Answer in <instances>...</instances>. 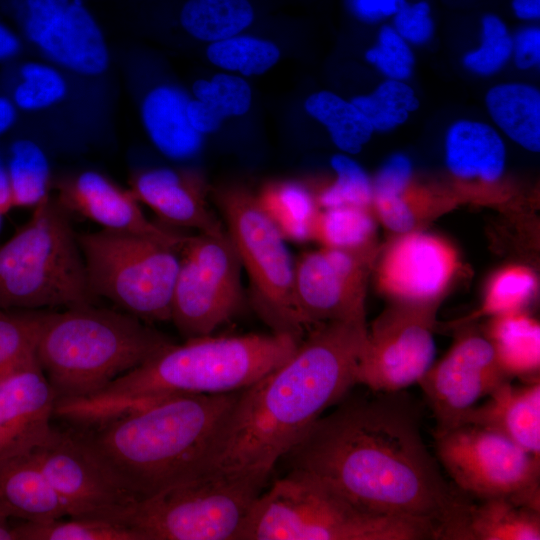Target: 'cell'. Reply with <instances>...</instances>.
<instances>
[{"instance_id": "cell-1", "label": "cell", "mask_w": 540, "mask_h": 540, "mask_svg": "<svg viewBox=\"0 0 540 540\" xmlns=\"http://www.w3.org/2000/svg\"><path fill=\"white\" fill-rule=\"evenodd\" d=\"M399 392L349 399L321 416L281 458L355 505L430 526L459 540L471 502L440 472L420 415Z\"/></svg>"}, {"instance_id": "cell-2", "label": "cell", "mask_w": 540, "mask_h": 540, "mask_svg": "<svg viewBox=\"0 0 540 540\" xmlns=\"http://www.w3.org/2000/svg\"><path fill=\"white\" fill-rule=\"evenodd\" d=\"M367 331L366 322L317 325L287 360L241 390L207 472L271 474L325 410L356 385Z\"/></svg>"}, {"instance_id": "cell-3", "label": "cell", "mask_w": 540, "mask_h": 540, "mask_svg": "<svg viewBox=\"0 0 540 540\" xmlns=\"http://www.w3.org/2000/svg\"><path fill=\"white\" fill-rule=\"evenodd\" d=\"M239 394L175 395L75 429L119 486L139 501L207 472Z\"/></svg>"}, {"instance_id": "cell-4", "label": "cell", "mask_w": 540, "mask_h": 540, "mask_svg": "<svg viewBox=\"0 0 540 540\" xmlns=\"http://www.w3.org/2000/svg\"><path fill=\"white\" fill-rule=\"evenodd\" d=\"M300 342L276 332L173 342L94 395L58 400L55 416L88 428L175 395L241 391L281 365Z\"/></svg>"}, {"instance_id": "cell-5", "label": "cell", "mask_w": 540, "mask_h": 540, "mask_svg": "<svg viewBox=\"0 0 540 540\" xmlns=\"http://www.w3.org/2000/svg\"><path fill=\"white\" fill-rule=\"evenodd\" d=\"M171 343L132 314L82 304L46 312L35 354L58 401L94 395Z\"/></svg>"}, {"instance_id": "cell-6", "label": "cell", "mask_w": 540, "mask_h": 540, "mask_svg": "<svg viewBox=\"0 0 540 540\" xmlns=\"http://www.w3.org/2000/svg\"><path fill=\"white\" fill-rule=\"evenodd\" d=\"M433 529L365 510L320 481L289 471L255 502L239 540H426Z\"/></svg>"}, {"instance_id": "cell-7", "label": "cell", "mask_w": 540, "mask_h": 540, "mask_svg": "<svg viewBox=\"0 0 540 540\" xmlns=\"http://www.w3.org/2000/svg\"><path fill=\"white\" fill-rule=\"evenodd\" d=\"M95 299L67 212L47 198L0 246V308H67Z\"/></svg>"}, {"instance_id": "cell-8", "label": "cell", "mask_w": 540, "mask_h": 540, "mask_svg": "<svg viewBox=\"0 0 540 540\" xmlns=\"http://www.w3.org/2000/svg\"><path fill=\"white\" fill-rule=\"evenodd\" d=\"M271 474L212 470L133 502L120 523L139 540H239Z\"/></svg>"}, {"instance_id": "cell-9", "label": "cell", "mask_w": 540, "mask_h": 540, "mask_svg": "<svg viewBox=\"0 0 540 540\" xmlns=\"http://www.w3.org/2000/svg\"><path fill=\"white\" fill-rule=\"evenodd\" d=\"M91 293L146 322L171 320L179 251L156 239L102 229L77 236Z\"/></svg>"}, {"instance_id": "cell-10", "label": "cell", "mask_w": 540, "mask_h": 540, "mask_svg": "<svg viewBox=\"0 0 540 540\" xmlns=\"http://www.w3.org/2000/svg\"><path fill=\"white\" fill-rule=\"evenodd\" d=\"M218 203L245 268L254 307L272 332L302 340L307 334L298 315L294 290V261L276 226L257 197L239 189L227 190Z\"/></svg>"}, {"instance_id": "cell-11", "label": "cell", "mask_w": 540, "mask_h": 540, "mask_svg": "<svg viewBox=\"0 0 540 540\" xmlns=\"http://www.w3.org/2000/svg\"><path fill=\"white\" fill-rule=\"evenodd\" d=\"M437 459L460 491L540 511V457L501 433L461 424L435 433Z\"/></svg>"}, {"instance_id": "cell-12", "label": "cell", "mask_w": 540, "mask_h": 540, "mask_svg": "<svg viewBox=\"0 0 540 540\" xmlns=\"http://www.w3.org/2000/svg\"><path fill=\"white\" fill-rule=\"evenodd\" d=\"M180 254L170 321L185 339L211 335L242 303L237 250L225 231L189 236Z\"/></svg>"}, {"instance_id": "cell-13", "label": "cell", "mask_w": 540, "mask_h": 540, "mask_svg": "<svg viewBox=\"0 0 540 540\" xmlns=\"http://www.w3.org/2000/svg\"><path fill=\"white\" fill-rule=\"evenodd\" d=\"M437 308L390 302L367 331L356 384L384 393L418 384L433 364Z\"/></svg>"}, {"instance_id": "cell-14", "label": "cell", "mask_w": 540, "mask_h": 540, "mask_svg": "<svg viewBox=\"0 0 540 540\" xmlns=\"http://www.w3.org/2000/svg\"><path fill=\"white\" fill-rule=\"evenodd\" d=\"M378 251L320 247L294 261L295 301L306 333L328 322H366L368 277Z\"/></svg>"}, {"instance_id": "cell-15", "label": "cell", "mask_w": 540, "mask_h": 540, "mask_svg": "<svg viewBox=\"0 0 540 540\" xmlns=\"http://www.w3.org/2000/svg\"><path fill=\"white\" fill-rule=\"evenodd\" d=\"M31 453L66 503L69 517L121 524L125 511L135 502L75 428H55L49 439Z\"/></svg>"}, {"instance_id": "cell-16", "label": "cell", "mask_w": 540, "mask_h": 540, "mask_svg": "<svg viewBox=\"0 0 540 540\" xmlns=\"http://www.w3.org/2000/svg\"><path fill=\"white\" fill-rule=\"evenodd\" d=\"M508 380L485 334L462 325L449 351L418 382L436 420L435 433L458 426L480 399Z\"/></svg>"}, {"instance_id": "cell-17", "label": "cell", "mask_w": 540, "mask_h": 540, "mask_svg": "<svg viewBox=\"0 0 540 540\" xmlns=\"http://www.w3.org/2000/svg\"><path fill=\"white\" fill-rule=\"evenodd\" d=\"M460 267L450 241L416 230L396 234L378 251L372 270L377 290L391 303L438 307Z\"/></svg>"}, {"instance_id": "cell-18", "label": "cell", "mask_w": 540, "mask_h": 540, "mask_svg": "<svg viewBox=\"0 0 540 540\" xmlns=\"http://www.w3.org/2000/svg\"><path fill=\"white\" fill-rule=\"evenodd\" d=\"M444 159L458 203L491 206L504 200L499 188L506 172V144L490 122L471 118L453 121L444 134Z\"/></svg>"}, {"instance_id": "cell-19", "label": "cell", "mask_w": 540, "mask_h": 540, "mask_svg": "<svg viewBox=\"0 0 540 540\" xmlns=\"http://www.w3.org/2000/svg\"><path fill=\"white\" fill-rule=\"evenodd\" d=\"M23 30L52 63L66 70L97 76L108 67L109 52L102 31L81 0H59L25 16Z\"/></svg>"}, {"instance_id": "cell-20", "label": "cell", "mask_w": 540, "mask_h": 540, "mask_svg": "<svg viewBox=\"0 0 540 540\" xmlns=\"http://www.w3.org/2000/svg\"><path fill=\"white\" fill-rule=\"evenodd\" d=\"M56 402L36 355L0 378V461L30 453L49 439Z\"/></svg>"}, {"instance_id": "cell-21", "label": "cell", "mask_w": 540, "mask_h": 540, "mask_svg": "<svg viewBox=\"0 0 540 540\" xmlns=\"http://www.w3.org/2000/svg\"><path fill=\"white\" fill-rule=\"evenodd\" d=\"M372 211L385 228L395 234L422 230L459 203L452 193L438 194L417 186L410 158L391 155L372 180Z\"/></svg>"}, {"instance_id": "cell-22", "label": "cell", "mask_w": 540, "mask_h": 540, "mask_svg": "<svg viewBox=\"0 0 540 540\" xmlns=\"http://www.w3.org/2000/svg\"><path fill=\"white\" fill-rule=\"evenodd\" d=\"M132 193L123 191L95 171L78 175L61 195V207L77 213L102 229L144 235L179 252L189 236L174 232L147 218Z\"/></svg>"}, {"instance_id": "cell-23", "label": "cell", "mask_w": 540, "mask_h": 540, "mask_svg": "<svg viewBox=\"0 0 540 540\" xmlns=\"http://www.w3.org/2000/svg\"><path fill=\"white\" fill-rule=\"evenodd\" d=\"M131 193L166 224L206 234L226 231L208 207L200 181L191 175L166 167L148 169L135 177Z\"/></svg>"}, {"instance_id": "cell-24", "label": "cell", "mask_w": 540, "mask_h": 540, "mask_svg": "<svg viewBox=\"0 0 540 540\" xmlns=\"http://www.w3.org/2000/svg\"><path fill=\"white\" fill-rule=\"evenodd\" d=\"M487 397L486 402L468 411L459 425L474 424L495 430L540 457L539 378L522 386L505 381Z\"/></svg>"}, {"instance_id": "cell-25", "label": "cell", "mask_w": 540, "mask_h": 540, "mask_svg": "<svg viewBox=\"0 0 540 540\" xmlns=\"http://www.w3.org/2000/svg\"><path fill=\"white\" fill-rule=\"evenodd\" d=\"M0 513L30 522L69 517L66 503L31 452L0 461Z\"/></svg>"}, {"instance_id": "cell-26", "label": "cell", "mask_w": 540, "mask_h": 540, "mask_svg": "<svg viewBox=\"0 0 540 540\" xmlns=\"http://www.w3.org/2000/svg\"><path fill=\"white\" fill-rule=\"evenodd\" d=\"M189 99L181 88L161 84L150 89L141 104V119L150 141L165 157L177 161L194 157L202 146V135L187 118Z\"/></svg>"}, {"instance_id": "cell-27", "label": "cell", "mask_w": 540, "mask_h": 540, "mask_svg": "<svg viewBox=\"0 0 540 540\" xmlns=\"http://www.w3.org/2000/svg\"><path fill=\"white\" fill-rule=\"evenodd\" d=\"M490 123L521 148L540 150V91L528 82L506 81L491 86L484 98Z\"/></svg>"}, {"instance_id": "cell-28", "label": "cell", "mask_w": 540, "mask_h": 540, "mask_svg": "<svg viewBox=\"0 0 540 540\" xmlns=\"http://www.w3.org/2000/svg\"><path fill=\"white\" fill-rule=\"evenodd\" d=\"M484 334L510 377L539 378L540 325L524 310L489 317Z\"/></svg>"}, {"instance_id": "cell-29", "label": "cell", "mask_w": 540, "mask_h": 540, "mask_svg": "<svg viewBox=\"0 0 540 540\" xmlns=\"http://www.w3.org/2000/svg\"><path fill=\"white\" fill-rule=\"evenodd\" d=\"M540 511L507 498L471 503L459 540H539Z\"/></svg>"}, {"instance_id": "cell-30", "label": "cell", "mask_w": 540, "mask_h": 540, "mask_svg": "<svg viewBox=\"0 0 540 540\" xmlns=\"http://www.w3.org/2000/svg\"><path fill=\"white\" fill-rule=\"evenodd\" d=\"M257 200L285 240H313L320 211L314 193L298 182H282L266 187Z\"/></svg>"}, {"instance_id": "cell-31", "label": "cell", "mask_w": 540, "mask_h": 540, "mask_svg": "<svg viewBox=\"0 0 540 540\" xmlns=\"http://www.w3.org/2000/svg\"><path fill=\"white\" fill-rule=\"evenodd\" d=\"M304 109L327 130L341 153H359L374 134L369 121L353 101L332 91L311 94L305 100Z\"/></svg>"}, {"instance_id": "cell-32", "label": "cell", "mask_w": 540, "mask_h": 540, "mask_svg": "<svg viewBox=\"0 0 540 540\" xmlns=\"http://www.w3.org/2000/svg\"><path fill=\"white\" fill-rule=\"evenodd\" d=\"M249 0H188L180 12L183 29L193 38L213 43L242 33L254 21Z\"/></svg>"}, {"instance_id": "cell-33", "label": "cell", "mask_w": 540, "mask_h": 540, "mask_svg": "<svg viewBox=\"0 0 540 540\" xmlns=\"http://www.w3.org/2000/svg\"><path fill=\"white\" fill-rule=\"evenodd\" d=\"M376 223L373 211L343 206L320 209L313 240L321 247L349 251L376 250Z\"/></svg>"}, {"instance_id": "cell-34", "label": "cell", "mask_w": 540, "mask_h": 540, "mask_svg": "<svg viewBox=\"0 0 540 540\" xmlns=\"http://www.w3.org/2000/svg\"><path fill=\"white\" fill-rule=\"evenodd\" d=\"M6 165L13 207H36L48 198L49 163L37 143L29 139L15 141Z\"/></svg>"}, {"instance_id": "cell-35", "label": "cell", "mask_w": 540, "mask_h": 540, "mask_svg": "<svg viewBox=\"0 0 540 540\" xmlns=\"http://www.w3.org/2000/svg\"><path fill=\"white\" fill-rule=\"evenodd\" d=\"M206 55L210 63L225 72L250 77L265 73L280 58L272 41L247 34L209 43Z\"/></svg>"}, {"instance_id": "cell-36", "label": "cell", "mask_w": 540, "mask_h": 540, "mask_svg": "<svg viewBox=\"0 0 540 540\" xmlns=\"http://www.w3.org/2000/svg\"><path fill=\"white\" fill-rule=\"evenodd\" d=\"M374 132H389L403 125L419 107L414 88L403 80L384 79L373 91L351 99Z\"/></svg>"}, {"instance_id": "cell-37", "label": "cell", "mask_w": 540, "mask_h": 540, "mask_svg": "<svg viewBox=\"0 0 540 540\" xmlns=\"http://www.w3.org/2000/svg\"><path fill=\"white\" fill-rule=\"evenodd\" d=\"M537 289L538 278L530 267L522 264L502 267L488 280L479 310L465 322L482 316L492 317L524 310L535 297Z\"/></svg>"}, {"instance_id": "cell-38", "label": "cell", "mask_w": 540, "mask_h": 540, "mask_svg": "<svg viewBox=\"0 0 540 540\" xmlns=\"http://www.w3.org/2000/svg\"><path fill=\"white\" fill-rule=\"evenodd\" d=\"M15 540H139L128 527L114 522L64 517L13 524Z\"/></svg>"}, {"instance_id": "cell-39", "label": "cell", "mask_w": 540, "mask_h": 540, "mask_svg": "<svg viewBox=\"0 0 540 540\" xmlns=\"http://www.w3.org/2000/svg\"><path fill=\"white\" fill-rule=\"evenodd\" d=\"M46 312L0 308V378L36 355Z\"/></svg>"}, {"instance_id": "cell-40", "label": "cell", "mask_w": 540, "mask_h": 540, "mask_svg": "<svg viewBox=\"0 0 540 540\" xmlns=\"http://www.w3.org/2000/svg\"><path fill=\"white\" fill-rule=\"evenodd\" d=\"M67 91V81L55 65L28 61L19 68V81L10 98L18 110L35 112L59 103Z\"/></svg>"}, {"instance_id": "cell-41", "label": "cell", "mask_w": 540, "mask_h": 540, "mask_svg": "<svg viewBox=\"0 0 540 540\" xmlns=\"http://www.w3.org/2000/svg\"><path fill=\"white\" fill-rule=\"evenodd\" d=\"M332 183L314 194L319 209L352 206L372 210V179L351 155L339 153L330 161Z\"/></svg>"}, {"instance_id": "cell-42", "label": "cell", "mask_w": 540, "mask_h": 540, "mask_svg": "<svg viewBox=\"0 0 540 540\" xmlns=\"http://www.w3.org/2000/svg\"><path fill=\"white\" fill-rule=\"evenodd\" d=\"M512 34L506 22L497 14L488 13L480 19L479 43L462 57L466 71L478 77H492L511 62Z\"/></svg>"}, {"instance_id": "cell-43", "label": "cell", "mask_w": 540, "mask_h": 540, "mask_svg": "<svg viewBox=\"0 0 540 540\" xmlns=\"http://www.w3.org/2000/svg\"><path fill=\"white\" fill-rule=\"evenodd\" d=\"M192 93L193 98L211 105L224 119L246 114L252 103V90L248 82L242 76L229 72L196 80Z\"/></svg>"}, {"instance_id": "cell-44", "label": "cell", "mask_w": 540, "mask_h": 540, "mask_svg": "<svg viewBox=\"0 0 540 540\" xmlns=\"http://www.w3.org/2000/svg\"><path fill=\"white\" fill-rule=\"evenodd\" d=\"M365 59L385 79L408 81L415 66L413 47L390 24L379 29L375 44L365 52Z\"/></svg>"}, {"instance_id": "cell-45", "label": "cell", "mask_w": 540, "mask_h": 540, "mask_svg": "<svg viewBox=\"0 0 540 540\" xmlns=\"http://www.w3.org/2000/svg\"><path fill=\"white\" fill-rule=\"evenodd\" d=\"M390 25L412 47L426 45L435 32L432 9L425 0L406 1L391 18Z\"/></svg>"}, {"instance_id": "cell-46", "label": "cell", "mask_w": 540, "mask_h": 540, "mask_svg": "<svg viewBox=\"0 0 540 540\" xmlns=\"http://www.w3.org/2000/svg\"><path fill=\"white\" fill-rule=\"evenodd\" d=\"M511 62L520 71L536 69L540 64V28L525 24L512 34Z\"/></svg>"}, {"instance_id": "cell-47", "label": "cell", "mask_w": 540, "mask_h": 540, "mask_svg": "<svg viewBox=\"0 0 540 540\" xmlns=\"http://www.w3.org/2000/svg\"><path fill=\"white\" fill-rule=\"evenodd\" d=\"M407 0H348L351 12L360 21L377 23L390 19Z\"/></svg>"}, {"instance_id": "cell-48", "label": "cell", "mask_w": 540, "mask_h": 540, "mask_svg": "<svg viewBox=\"0 0 540 540\" xmlns=\"http://www.w3.org/2000/svg\"><path fill=\"white\" fill-rule=\"evenodd\" d=\"M186 113L191 127L202 136L215 132L224 120L211 105L196 98L189 99Z\"/></svg>"}, {"instance_id": "cell-49", "label": "cell", "mask_w": 540, "mask_h": 540, "mask_svg": "<svg viewBox=\"0 0 540 540\" xmlns=\"http://www.w3.org/2000/svg\"><path fill=\"white\" fill-rule=\"evenodd\" d=\"M513 15L526 24H534L540 18V0H511Z\"/></svg>"}, {"instance_id": "cell-50", "label": "cell", "mask_w": 540, "mask_h": 540, "mask_svg": "<svg viewBox=\"0 0 540 540\" xmlns=\"http://www.w3.org/2000/svg\"><path fill=\"white\" fill-rule=\"evenodd\" d=\"M21 49L17 34L6 25L0 23V62L14 58Z\"/></svg>"}, {"instance_id": "cell-51", "label": "cell", "mask_w": 540, "mask_h": 540, "mask_svg": "<svg viewBox=\"0 0 540 540\" xmlns=\"http://www.w3.org/2000/svg\"><path fill=\"white\" fill-rule=\"evenodd\" d=\"M13 207L12 192L6 163L0 157V215Z\"/></svg>"}, {"instance_id": "cell-52", "label": "cell", "mask_w": 540, "mask_h": 540, "mask_svg": "<svg viewBox=\"0 0 540 540\" xmlns=\"http://www.w3.org/2000/svg\"><path fill=\"white\" fill-rule=\"evenodd\" d=\"M17 110L11 98L0 95V136L14 125Z\"/></svg>"}, {"instance_id": "cell-53", "label": "cell", "mask_w": 540, "mask_h": 540, "mask_svg": "<svg viewBox=\"0 0 540 540\" xmlns=\"http://www.w3.org/2000/svg\"><path fill=\"white\" fill-rule=\"evenodd\" d=\"M11 519L0 513V540H15Z\"/></svg>"}, {"instance_id": "cell-54", "label": "cell", "mask_w": 540, "mask_h": 540, "mask_svg": "<svg viewBox=\"0 0 540 540\" xmlns=\"http://www.w3.org/2000/svg\"><path fill=\"white\" fill-rule=\"evenodd\" d=\"M1 216H2V215H0V221H1ZM0 223H1V222H0Z\"/></svg>"}]
</instances>
